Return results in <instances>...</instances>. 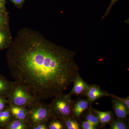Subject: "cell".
<instances>
[{
    "label": "cell",
    "mask_w": 129,
    "mask_h": 129,
    "mask_svg": "<svg viewBox=\"0 0 129 129\" xmlns=\"http://www.w3.org/2000/svg\"><path fill=\"white\" fill-rule=\"evenodd\" d=\"M111 129H127L128 128L126 123L123 119L118 118L116 120H113L111 123Z\"/></svg>",
    "instance_id": "18"
},
{
    "label": "cell",
    "mask_w": 129,
    "mask_h": 129,
    "mask_svg": "<svg viewBox=\"0 0 129 129\" xmlns=\"http://www.w3.org/2000/svg\"><path fill=\"white\" fill-rule=\"evenodd\" d=\"M8 108L14 118L27 122L28 115L27 107L8 105Z\"/></svg>",
    "instance_id": "7"
},
{
    "label": "cell",
    "mask_w": 129,
    "mask_h": 129,
    "mask_svg": "<svg viewBox=\"0 0 129 129\" xmlns=\"http://www.w3.org/2000/svg\"><path fill=\"white\" fill-rule=\"evenodd\" d=\"M12 41L11 35L8 26L0 28V50L8 48Z\"/></svg>",
    "instance_id": "9"
},
{
    "label": "cell",
    "mask_w": 129,
    "mask_h": 129,
    "mask_svg": "<svg viewBox=\"0 0 129 129\" xmlns=\"http://www.w3.org/2000/svg\"><path fill=\"white\" fill-rule=\"evenodd\" d=\"M74 102L69 94L62 93L54 97L49 104L52 117L61 120L74 116L73 109Z\"/></svg>",
    "instance_id": "2"
},
{
    "label": "cell",
    "mask_w": 129,
    "mask_h": 129,
    "mask_svg": "<svg viewBox=\"0 0 129 129\" xmlns=\"http://www.w3.org/2000/svg\"><path fill=\"white\" fill-rule=\"evenodd\" d=\"M14 118L8 108L0 111V128H3L6 125Z\"/></svg>",
    "instance_id": "14"
},
{
    "label": "cell",
    "mask_w": 129,
    "mask_h": 129,
    "mask_svg": "<svg viewBox=\"0 0 129 129\" xmlns=\"http://www.w3.org/2000/svg\"><path fill=\"white\" fill-rule=\"evenodd\" d=\"M81 128L83 129H96L94 126H93L87 120L83 121L81 125Z\"/></svg>",
    "instance_id": "23"
},
{
    "label": "cell",
    "mask_w": 129,
    "mask_h": 129,
    "mask_svg": "<svg viewBox=\"0 0 129 129\" xmlns=\"http://www.w3.org/2000/svg\"><path fill=\"white\" fill-rule=\"evenodd\" d=\"M1 1L3 2H5V1H6V0H1Z\"/></svg>",
    "instance_id": "27"
},
{
    "label": "cell",
    "mask_w": 129,
    "mask_h": 129,
    "mask_svg": "<svg viewBox=\"0 0 129 129\" xmlns=\"http://www.w3.org/2000/svg\"><path fill=\"white\" fill-rule=\"evenodd\" d=\"M65 129L61 120L52 117L48 121V129Z\"/></svg>",
    "instance_id": "17"
},
{
    "label": "cell",
    "mask_w": 129,
    "mask_h": 129,
    "mask_svg": "<svg viewBox=\"0 0 129 129\" xmlns=\"http://www.w3.org/2000/svg\"><path fill=\"white\" fill-rule=\"evenodd\" d=\"M82 94L87 98L90 105L101 98L110 95L109 93L103 90L99 86L95 84L89 85L88 89Z\"/></svg>",
    "instance_id": "5"
},
{
    "label": "cell",
    "mask_w": 129,
    "mask_h": 129,
    "mask_svg": "<svg viewBox=\"0 0 129 129\" xmlns=\"http://www.w3.org/2000/svg\"><path fill=\"white\" fill-rule=\"evenodd\" d=\"M65 129H80V125L78 123L74 116L68 117L61 119Z\"/></svg>",
    "instance_id": "15"
},
{
    "label": "cell",
    "mask_w": 129,
    "mask_h": 129,
    "mask_svg": "<svg viewBox=\"0 0 129 129\" xmlns=\"http://www.w3.org/2000/svg\"><path fill=\"white\" fill-rule=\"evenodd\" d=\"M27 108V122L30 127L41 122L48 121L52 117L49 104L42 101L39 100Z\"/></svg>",
    "instance_id": "4"
},
{
    "label": "cell",
    "mask_w": 129,
    "mask_h": 129,
    "mask_svg": "<svg viewBox=\"0 0 129 129\" xmlns=\"http://www.w3.org/2000/svg\"><path fill=\"white\" fill-rule=\"evenodd\" d=\"M119 0H111V2H110V4H109V6L108 7L107 9L106 10V13H105V14H104V16H103L102 18L103 19L106 17V16H108L109 13V12L111 11L112 8V7L114 5V4L118 1Z\"/></svg>",
    "instance_id": "24"
},
{
    "label": "cell",
    "mask_w": 129,
    "mask_h": 129,
    "mask_svg": "<svg viewBox=\"0 0 129 129\" xmlns=\"http://www.w3.org/2000/svg\"><path fill=\"white\" fill-rule=\"evenodd\" d=\"M48 121L41 122L31 126L30 129H48Z\"/></svg>",
    "instance_id": "22"
},
{
    "label": "cell",
    "mask_w": 129,
    "mask_h": 129,
    "mask_svg": "<svg viewBox=\"0 0 129 129\" xmlns=\"http://www.w3.org/2000/svg\"><path fill=\"white\" fill-rule=\"evenodd\" d=\"M92 111L96 115L100 124L101 126H104L107 124L111 123L112 121L113 113L111 111L103 112L96 110L92 108Z\"/></svg>",
    "instance_id": "11"
},
{
    "label": "cell",
    "mask_w": 129,
    "mask_h": 129,
    "mask_svg": "<svg viewBox=\"0 0 129 129\" xmlns=\"http://www.w3.org/2000/svg\"><path fill=\"white\" fill-rule=\"evenodd\" d=\"M89 105L87 99H79L76 102L75 101L73 109V113L75 117L79 119L81 114L88 109Z\"/></svg>",
    "instance_id": "10"
},
{
    "label": "cell",
    "mask_w": 129,
    "mask_h": 129,
    "mask_svg": "<svg viewBox=\"0 0 129 129\" xmlns=\"http://www.w3.org/2000/svg\"><path fill=\"white\" fill-rule=\"evenodd\" d=\"M7 99L9 106L25 107L31 106L39 100L23 86L15 81L13 82Z\"/></svg>",
    "instance_id": "3"
},
{
    "label": "cell",
    "mask_w": 129,
    "mask_h": 129,
    "mask_svg": "<svg viewBox=\"0 0 129 129\" xmlns=\"http://www.w3.org/2000/svg\"><path fill=\"white\" fill-rule=\"evenodd\" d=\"M30 126L26 121L15 118L3 127L5 129H30Z\"/></svg>",
    "instance_id": "13"
},
{
    "label": "cell",
    "mask_w": 129,
    "mask_h": 129,
    "mask_svg": "<svg viewBox=\"0 0 129 129\" xmlns=\"http://www.w3.org/2000/svg\"><path fill=\"white\" fill-rule=\"evenodd\" d=\"M73 87L69 93L70 95L78 96L82 94L89 88V85L79 74L74 81Z\"/></svg>",
    "instance_id": "6"
},
{
    "label": "cell",
    "mask_w": 129,
    "mask_h": 129,
    "mask_svg": "<svg viewBox=\"0 0 129 129\" xmlns=\"http://www.w3.org/2000/svg\"><path fill=\"white\" fill-rule=\"evenodd\" d=\"M109 96L111 97L114 98L118 101H119L121 102L122 104L125 106V107L127 108V109L129 111V97L128 96L125 98H120L119 97L115 95L111 94H110Z\"/></svg>",
    "instance_id": "19"
},
{
    "label": "cell",
    "mask_w": 129,
    "mask_h": 129,
    "mask_svg": "<svg viewBox=\"0 0 129 129\" xmlns=\"http://www.w3.org/2000/svg\"><path fill=\"white\" fill-rule=\"evenodd\" d=\"M86 120L90 123L96 128L99 127L100 124L98 118L92 111V107L90 106L88 109V113L86 117Z\"/></svg>",
    "instance_id": "16"
},
{
    "label": "cell",
    "mask_w": 129,
    "mask_h": 129,
    "mask_svg": "<svg viewBox=\"0 0 129 129\" xmlns=\"http://www.w3.org/2000/svg\"><path fill=\"white\" fill-rule=\"evenodd\" d=\"M8 19V15L0 14V28L7 27Z\"/></svg>",
    "instance_id": "20"
},
{
    "label": "cell",
    "mask_w": 129,
    "mask_h": 129,
    "mask_svg": "<svg viewBox=\"0 0 129 129\" xmlns=\"http://www.w3.org/2000/svg\"><path fill=\"white\" fill-rule=\"evenodd\" d=\"M7 98L3 96H0V111L7 108L8 106Z\"/></svg>",
    "instance_id": "21"
},
{
    "label": "cell",
    "mask_w": 129,
    "mask_h": 129,
    "mask_svg": "<svg viewBox=\"0 0 129 129\" xmlns=\"http://www.w3.org/2000/svg\"><path fill=\"white\" fill-rule=\"evenodd\" d=\"M76 54L25 28L12 41L6 59L14 81L43 101L63 93L79 74Z\"/></svg>",
    "instance_id": "1"
},
{
    "label": "cell",
    "mask_w": 129,
    "mask_h": 129,
    "mask_svg": "<svg viewBox=\"0 0 129 129\" xmlns=\"http://www.w3.org/2000/svg\"><path fill=\"white\" fill-rule=\"evenodd\" d=\"M112 98V104L113 109L115 115L119 118H126L128 115L129 111L124 105L118 101L117 99Z\"/></svg>",
    "instance_id": "8"
},
{
    "label": "cell",
    "mask_w": 129,
    "mask_h": 129,
    "mask_svg": "<svg viewBox=\"0 0 129 129\" xmlns=\"http://www.w3.org/2000/svg\"><path fill=\"white\" fill-rule=\"evenodd\" d=\"M15 5H21L24 2L25 0H10Z\"/></svg>",
    "instance_id": "26"
},
{
    "label": "cell",
    "mask_w": 129,
    "mask_h": 129,
    "mask_svg": "<svg viewBox=\"0 0 129 129\" xmlns=\"http://www.w3.org/2000/svg\"><path fill=\"white\" fill-rule=\"evenodd\" d=\"M0 14L8 15L5 7V2L2 1L1 0H0Z\"/></svg>",
    "instance_id": "25"
},
{
    "label": "cell",
    "mask_w": 129,
    "mask_h": 129,
    "mask_svg": "<svg viewBox=\"0 0 129 129\" xmlns=\"http://www.w3.org/2000/svg\"><path fill=\"white\" fill-rule=\"evenodd\" d=\"M13 81L0 74V96L8 98L11 89Z\"/></svg>",
    "instance_id": "12"
}]
</instances>
